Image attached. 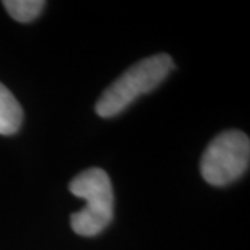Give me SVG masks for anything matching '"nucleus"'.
<instances>
[{
  "label": "nucleus",
  "mask_w": 250,
  "mask_h": 250,
  "mask_svg": "<svg viewBox=\"0 0 250 250\" xmlns=\"http://www.w3.org/2000/svg\"><path fill=\"white\" fill-rule=\"evenodd\" d=\"M174 67V60L167 53L154 54L138 62L103 92L96 103V113L103 118L120 114L139 96L156 89Z\"/></svg>",
  "instance_id": "nucleus-1"
},
{
  "label": "nucleus",
  "mask_w": 250,
  "mask_h": 250,
  "mask_svg": "<svg viewBox=\"0 0 250 250\" xmlns=\"http://www.w3.org/2000/svg\"><path fill=\"white\" fill-rule=\"evenodd\" d=\"M70 192L86 200L85 207L71 215L74 232L81 236H95L104 231L114 213L113 185L107 172L100 168L82 171L71 181Z\"/></svg>",
  "instance_id": "nucleus-2"
},
{
  "label": "nucleus",
  "mask_w": 250,
  "mask_h": 250,
  "mask_svg": "<svg viewBox=\"0 0 250 250\" xmlns=\"http://www.w3.org/2000/svg\"><path fill=\"white\" fill-rule=\"evenodd\" d=\"M250 161L249 136L241 131H225L210 142L203 153L200 171L214 187H224L242 177Z\"/></svg>",
  "instance_id": "nucleus-3"
},
{
  "label": "nucleus",
  "mask_w": 250,
  "mask_h": 250,
  "mask_svg": "<svg viewBox=\"0 0 250 250\" xmlns=\"http://www.w3.org/2000/svg\"><path fill=\"white\" fill-rule=\"evenodd\" d=\"M22 108L18 100L0 82V135H13L22 124Z\"/></svg>",
  "instance_id": "nucleus-4"
},
{
  "label": "nucleus",
  "mask_w": 250,
  "mask_h": 250,
  "mask_svg": "<svg viewBox=\"0 0 250 250\" xmlns=\"http://www.w3.org/2000/svg\"><path fill=\"white\" fill-rule=\"evenodd\" d=\"M42 0H4L3 6L9 14L18 22H31L34 21L45 7Z\"/></svg>",
  "instance_id": "nucleus-5"
}]
</instances>
